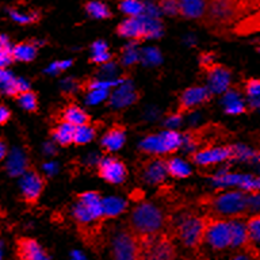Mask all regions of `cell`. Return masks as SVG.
Segmentation results:
<instances>
[{
	"mask_svg": "<svg viewBox=\"0 0 260 260\" xmlns=\"http://www.w3.org/2000/svg\"><path fill=\"white\" fill-rule=\"evenodd\" d=\"M171 226V217L164 213L158 206L152 202H138L130 211L129 217L126 218V228L132 233L137 236L146 248L157 236L164 232H168Z\"/></svg>",
	"mask_w": 260,
	"mask_h": 260,
	"instance_id": "6da1fadb",
	"label": "cell"
},
{
	"mask_svg": "<svg viewBox=\"0 0 260 260\" xmlns=\"http://www.w3.org/2000/svg\"><path fill=\"white\" fill-rule=\"evenodd\" d=\"M198 205L207 215L228 221L248 218L252 211L251 194L248 191L206 194L198 199Z\"/></svg>",
	"mask_w": 260,
	"mask_h": 260,
	"instance_id": "7a4b0ae2",
	"label": "cell"
},
{
	"mask_svg": "<svg viewBox=\"0 0 260 260\" xmlns=\"http://www.w3.org/2000/svg\"><path fill=\"white\" fill-rule=\"evenodd\" d=\"M249 14L243 0H209L206 12L199 23L217 36L232 32V28Z\"/></svg>",
	"mask_w": 260,
	"mask_h": 260,
	"instance_id": "3957f363",
	"label": "cell"
},
{
	"mask_svg": "<svg viewBox=\"0 0 260 260\" xmlns=\"http://www.w3.org/2000/svg\"><path fill=\"white\" fill-rule=\"evenodd\" d=\"M207 225H209V215L207 214H187L176 225L174 236L180 240L183 247L197 253L202 249L203 244H206Z\"/></svg>",
	"mask_w": 260,
	"mask_h": 260,
	"instance_id": "277c9868",
	"label": "cell"
},
{
	"mask_svg": "<svg viewBox=\"0 0 260 260\" xmlns=\"http://www.w3.org/2000/svg\"><path fill=\"white\" fill-rule=\"evenodd\" d=\"M110 256L115 260L145 259V245L127 228H123L111 241Z\"/></svg>",
	"mask_w": 260,
	"mask_h": 260,
	"instance_id": "5b68a950",
	"label": "cell"
},
{
	"mask_svg": "<svg viewBox=\"0 0 260 260\" xmlns=\"http://www.w3.org/2000/svg\"><path fill=\"white\" fill-rule=\"evenodd\" d=\"M232 221L209 215V225L206 231V244H209V247L215 252L226 251L228 248H232Z\"/></svg>",
	"mask_w": 260,
	"mask_h": 260,
	"instance_id": "8992f818",
	"label": "cell"
},
{
	"mask_svg": "<svg viewBox=\"0 0 260 260\" xmlns=\"http://www.w3.org/2000/svg\"><path fill=\"white\" fill-rule=\"evenodd\" d=\"M240 156V146L222 145V146H205L202 149L192 152L188 156L191 161L198 166H214L219 162L229 161Z\"/></svg>",
	"mask_w": 260,
	"mask_h": 260,
	"instance_id": "52a82bcc",
	"label": "cell"
},
{
	"mask_svg": "<svg viewBox=\"0 0 260 260\" xmlns=\"http://www.w3.org/2000/svg\"><path fill=\"white\" fill-rule=\"evenodd\" d=\"M46 187V179L34 168L30 167L20 180V198L26 206H36L40 202L41 195Z\"/></svg>",
	"mask_w": 260,
	"mask_h": 260,
	"instance_id": "ba28073f",
	"label": "cell"
},
{
	"mask_svg": "<svg viewBox=\"0 0 260 260\" xmlns=\"http://www.w3.org/2000/svg\"><path fill=\"white\" fill-rule=\"evenodd\" d=\"M118 37L127 38L132 41H145L150 37H153L156 32L154 26L150 23V20L141 16H129L127 19L122 20L115 28Z\"/></svg>",
	"mask_w": 260,
	"mask_h": 260,
	"instance_id": "9c48e42d",
	"label": "cell"
},
{
	"mask_svg": "<svg viewBox=\"0 0 260 260\" xmlns=\"http://www.w3.org/2000/svg\"><path fill=\"white\" fill-rule=\"evenodd\" d=\"M214 93L211 92L209 87H190V88L184 89L178 101V107H176V115L183 117L186 114L194 111L201 106H205L206 103L213 99Z\"/></svg>",
	"mask_w": 260,
	"mask_h": 260,
	"instance_id": "30bf717a",
	"label": "cell"
},
{
	"mask_svg": "<svg viewBox=\"0 0 260 260\" xmlns=\"http://www.w3.org/2000/svg\"><path fill=\"white\" fill-rule=\"evenodd\" d=\"M96 175L110 184H122L127 179L129 171L121 158L109 156L98 162Z\"/></svg>",
	"mask_w": 260,
	"mask_h": 260,
	"instance_id": "8fae6325",
	"label": "cell"
},
{
	"mask_svg": "<svg viewBox=\"0 0 260 260\" xmlns=\"http://www.w3.org/2000/svg\"><path fill=\"white\" fill-rule=\"evenodd\" d=\"M170 232H164L157 236L146 248L145 259L153 260H172L178 257V249Z\"/></svg>",
	"mask_w": 260,
	"mask_h": 260,
	"instance_id": "7c38bea8",
	"label": "cell"
},
{
	"mask_svg": "<svg viewBox=\"0 0 260 260\" xmlns=\"http://www.w3.org/2000/svg\"><path fill=\"white\" fill-rule=\"evenodd\" d=\"M205 73L207 75V80H209V88L211 89L213 93H222L228 91L229 85H231L232 79V71L228 68L226 65L218 64L214 62L210 67L203 69Z\"/></svg>",
	"mask_w": 260,
	"mask_h": 260,
	"instance_id": "4fadbf2b",
	"label": "cell"
},
{
	"mask_svg": "<svg viewBox=\"0 0 260 260\" xmlns=\"http://www.w3.org/2000/svg\"><path fill=\"white\" fill-rule=\"evenodd\" d=\"M15 256L20 260H44L50 255L31 237H18L15 240Z\"/></svg>",
	"mask_w": 260,
	"mask_h": 260,
	"instance_id": "5bb4252c",
	"label": "cell"
},
{
	"mask_svg": "<svg viewBox=\"0 0 260 260\" xmlns=\"http://www.w3.org/2000/svg\"><path fill=\"white\" fill-rule=\"evenodd\" d=\"M142 179L150 186H157L166 180L168 171H167V160H162L158 156H153L149 160L142 162L141 166Z\"/></svg>",
	"mask_w": 260,
	"mask_h": 260,
	"instance_id": "9a60e30c",
	"label": "cell"
},
{
	"mask_svg": "<svg viewBox=\"0 0 260 260\" xmlns=\"http://www.w3.org/2000/svg\"><path fill=\"white\" fill-rule=\"evenodd\" d=\"M126 126L123 123H113L101 138V146L105 152H117L125 145Z\"/></svg>",
	"mask_w": 260,
	"mask_h": 260,
	"instance_id": "2e32d148",
	"label": "cell"
},
{
	"mask_svg": "<svg viewBox=\"0 0 260 260\" xmlns=\"http://www.w3.org/2000/svg\"><path fill=\"white\" fill-rule=\"evenodd\" d=\"M57 122H68L73 126H84L92 123V117L88 113H85L80 106L69 103L60 111Z\"/></svg>",
	"mask_w": 260,
	"mask_h": 260,
	"instance_id": "e0dca14e",
	"label": "cell"
},
{
	"mask_svg": "<svg viewBox=\"0 0 260 260\" xmlns=\"http://www.w3.org/2000/svg\"><path fill=\"white\" fill-rule=\"evenodd\" d=\"M260 32V8L248 14L237 22L232 28V34L236 37H249Z\"/></svg>",
	"mask_w": 260,
	"mask_h": 260,
	"instance_id": "ac0fdd59",
	"label": "cell"
},
{
	"mask_svg": "<svg viewBox=\"0 0 260 260\" xmlns=\"http://www.w3.org/2000/svg\"><path fill=\"white\" fill-rule=\"evenodd\" d=\"M0 81H2V87H3V93L10 98H16L19 96L20 93H23L24 91L30 89L28 84L22 79L14 77L11 73L8 72L7 68L2 69L0 72Z\"/></svg>",
	"mask_w": 260,
	"mask_h": 260,
	"instance_id": "d6986e66",
	"label": "cell"
},
{
	"mask_svg": "<svg viewBox=\"0 0 260 260\" xmlns=\"http://www.w3.org/2000/svg\"><path fill=\"white\" fill-rule=\"evenodd\" d=\"M209 0H180L179 15L186 19L201 20L206 12Z\"/></svg>",
	"mask_w": 260,
	"mask_h": 260,
	"instance_id": "ffe728a7",
	"label": "cell"
},
{
	"mask_svg": "<svg viewBox=\"0 0 260 260\" xmlns=\"http://www.w3.org/2000/svg\"><path fill=\"white\" fill-rule=\"evenodd\" d=\"M77 126H73L68 122H57L56 126H53L50 129L53 140L58 144V145L68 148L72 144H75V132H76Z\"/></svg>",
	"mask_w": 260,
	"mask_h": 260,
	"instance_id": "44dd1931",
	"label": "cell"
},
{
	"mask_svg": "<svg viewBox=\"0 0 260 260\" xmlns=\"http://www.w3.org/2000/svg\"><path fill=\"white\" fill-rule=\"evenodd\" d=\"M38 45L34 41H22L12 46L14 60L19 62H31L37 58Z\"/></svg>",
	"mask_w": 260,
	"mask_h": 260,
	"instance_id": "7402d4cb",
	"label": "cell"
},
{
	"mask_svg": "<svg viewBox=\"0 0 260 260\" xmlns=\"http://www.w3.org/2000/svg\"><path fill=\"white\" fill-rule=\"evenodd\" d=\"M30 167L31 164L28 161V158L18 149L14 150L6 161V170L11 176H19L24 174Z\"/></svg>",
	"mask_w": 260,
	"mask_h": 260,
	"instance_id": "603a6c76",
	"label": "cell"
},
{
	"mask_svg": "<svg viewBox=\"0 0 260 260\" xmlns=\"http://www.w3.org/2000/svg\"><path fill=\"white\" fill-rule=\"evenodd\" d=\"M83 7H84L85 12L91 18H93V19L105 20L111 19L114 16L111 10L109 8V6L103 3V2H101V0H87Z\"/></svg>",
	"mask_w": 260,
	"mask_h": 260,
	"instance_id": "cb8c5ba5",
	"label": "cell"
},
{
	"mask_svg": "<svg viewBox=\"0 0 260 260\" xmlns=\"http://www.w3.org/2000/svg\"><path fill=\"white\" fill-rule=\"evenodd\" d=\"M140 149L144 153L153 154V156H160V154H166V148H164V142H162L161 133L160 134H152L144 138L140 145Z\"/></svg>",
	"mask_w": 260,
	"mask_h": 260,
	"instance_id": "d4e9b609",
	"label": "cell"
},
{
	"mask_svg": "<svg viewBox=\"0 0 260 260\" xmlns=\"http://www.w3.org/2000/svg\"><path fill=\"white\" fill-rule=\"evenodd\" d=\"M127 209V202L122 201L119 198L111 197V198H103V213H105V219L117 218L118 215L125 213Z\"/></svg>",
	"mask_w": 260,
	"mask_h": 260,
	"instance_id": "484cf974",
	"label": "cell"
},
{
	"mask_svg": "<svg viewBox=\"0 0 260 260\" xmlns=\"http://www.w3.org/2000/svg\"><path fill=\"white\" fill-rule=\"evenodd\" d=\"M167 171L171 178L175 179H186L191 176L192 171L186 161L182 158H170L167 160Z\"/></svg>",
	"mask_w": 260,
	"mask_h": 260,
	"instance_id": "4316f807",
	"label": "cell"
},
{
	"mask_svg": "<svg viewBox=\"0 0 260 260\" xmlns=\"http://www.w3.org/2000/svg\"><path fill=\"white\" fill-rule=\"evenodd\" d=\"M102 123L96 122V123H89V125L77 126L76 132H75V145H85L96 137L98 127Z\"/></svg>",
	"mask_w": 260,
	"mask_h": 260,
	"instance_id": "83f0119b",
	"label": "cell"
},
{
	"mask_svg": "<svg viewBox=\"0 0 260 260\" xmlns=\"http://www.w3.org/2000/svg\"><path fill=\"white\" fill-rule=\"evenodd\" d=\"M140 93L136 92L133 88H130L129 85H123L114 93L111 98V105L113 106H126L130 103L138 101Z\"/></svg>",
	"mask_w": 260,
	"mask_h": 260,
	"instance_id": "f1b7e54d",
	"label": "cell"
},
{
	"mask_svg": "<svg viewBox=\"0 0 260 260\" xmlns=\"http://www.w3.org/2000/svg\"><path fill=\"white\" fill-rule=\"evenodd\" d=\"M161 137L162 142H164V148H166V154L175 153L184 142L182 136L175 130H167V132L161 133Z\"/></svg>",
	"mask_w": 260,
	"mask_h": 260,
	"instance_id": "f546056e",
	"label": "cell"
},
{
	"mask_svg": "<svg viewBox=\"0 0 260 260\" xmlns=\"http://www.w3.org/2000/svg\"><path fill=\"white\" fill-rule=\"evenodd\" d=\"M118 8L127 16H141L145 11V4L141 0H119Z\"/></svg>",
	"mask_w": 260,
	"mask_h": 260,
	"instance_id": "4dcf8cb0",
	"label": "cell"
},
{
	"mask_svg": "<svg viewBox=\"0 0 260 260\" xmlns=\"http://www.w3.org/2000/svg\"><path fill=\"white\" fill-rule=\"evenodd\" d=\"M19 105L28 113H38V95L32 89H27L16 98Z\"/></svg>",
	"mask_w": 260,
	"mask_h": 260,
	"instance_id": "1f68e13d",
	"label": "cell"
},
{
	"mask_svg": "<svg viewBox=\"0 0 260 260\" xmlns=\"http://www.w3.org/2000/svg\"><path fill=\"white\" fill-rule=\"evenodd\" d=\"M0 65L2 69L7 68L8 65H11L12 62H15L14 60V54H12V46L10 45L7 36L0 37Z\"/></svg>",
	"mask_w": 260,
	"mask_h": 260,
	"instance_id": "d6a6232c",
	"label": "cell"
},
{
	"mask_svg": "<svg viewBox=\"0 0 260 260\" xmlns=\"http://www.w3.org/2000/svg\"><path fill=\"white\" fill-rule=\"evenodd\" d=\"M225 111L231 115H239L247 111V107L244 106V103L239 99L237 93H229L225 98Z\"/></svg>",
	"mask_w": 260,
	"mask_h": 260,
	"instance_id": "836d02e7",
	"label": "cell"
},
{
	"mask_svg": "<svg viewBox=\"0 0 260 260\" xmlns=\"http://www.w3.org/2000/svg\"><path fill=\"white\" fill-rule=\"evenodd\" d=\"M8 12H10V16H11L12 19L20 24L38 23V22L42 19V15L37 11H30L28 14H20V12H18L16 10H14V8H10Z\"/></svg>",
	"mask_w": 260,
	"mask_h": 260,
	"instance_id": "e575fe53",
	"label": "cell"
},
{
	"mask_svg": "<svg viewBox=\"0 0 260 260\" xmlns=\"http://www.w3.org/2000/svg\"><path fill=\"white\" fill-rule=\"evenodd\" d=\"M245 225H247L248 233L251 236V239L256 244H260V213L253 215H249L245 219Z\"/></svg>",
	"mask_w": 260,
	"mask_h": 260,
	"instance_id": "d590c367",
	"label": "cell"
},
{
	"mask_svg": "<svg viewBox=\"0 0 260 260\" xmlns=\"http://www.w3.org/2000/svg\"><path fill=\"white\" fill-rule=\"evenodd\" d=\"M179 3L180 0H157L160 10L170 16L179 15Z\"/></svg>",
	"mask_w": 260,
	"mask_h": 260,
	"instance_id": "8d00e7d4",
	"label": "cell"
},
{
	"mask_svg": "<svg viewBox=\"0 0 260 260\" xmlns=\"http://www.w3.org/2000/svg\"><path fill=\"white\" fill-rule=\"evenodd\" d=\"M244 91L251 99L260 96V79H248L244 83Z\"/></svg>",
	"mask_w": 260,
	"mask_h": 260,
	"instance_id": "74e56055",
	"label": "cell"
},
{
	"mask_svg": "<svg viewBox=\"0 0 260 260\" xmlns=\"http://www.w3.org/2000/svg\"><path fill=\"white\" fill-rule=\"evenodd\" d=\"M109 96V89L107 88H96L89 91L87 93V103L89 105H95V103H99V102L105 101L106 98Z\"/></svg>",
	"mask_w": 260,
	"mask_h": 260,
	"instance_id": "f35d334b",
	"label": "cell"
},
{
	"mask_svg": "<svg viewBox=\"0 0 260 260\" xmlns=\"http://www.w3.org/2000/svg\"><path fill=\"white\" fill-rule=\"evenodd\" d=\"M114 58V54L110 52H103V53H93V56L89 58V62L93 64H109L110 61Z\"/></svg>",
	"mask_w": 260,
	"mask_h": 260,
	"instance_id": "ab89813d",
	"label": "cell"
},
{
	"mask_svg": "<svg viewBox=\"0 0 260 260\" xmlns=\"http://www.w3.org/2000/svg\"><path fill=\"white\" fill-rule=\"evenodd\" d=\"M73 60H68V61H57V62H53L50 65V68L46 71L48 73H61L65 69H68L69 67H72Z\"/></svg>",
	"mask_w": 260,
	"mask_h": 260,
	"instance_id": "60d3db41",
	"label": "cell"
},
{
	"mask_svg": "<svg viewBox=\"0 0 260 260\" xmlns=\"http://www.w3.org/2000/svg\"><path fill=\"white\" fill-rule=\"evenodd\" d=\"M11 110L8 109L7 106L6 105H2L0 106V125L4 126L6 123H7L10 119H11Z\"/></svg>",
	"mask_w": 260,
	"mask_h": 260,
	"instance_id": "b9f144b4",
	"label": "cell"
},
{
	"mask_svg": "<svg viewBox=\"0 0 260 260\" xmlns=\"http://www.w3.org/2000/svg\"><path fill=\"white\" fill-rule=\"evenodd\" d=\"M92 52L93 53H103L109 52V46L106 44L105 41H96L92 44Z\"/></svg>",
	"mask_w": 260,
	"mask_h": 260,
	"instance_id": "7bdbcfd3",
	"label": "cell"
},
{
	"mask_svg": "<svg viewBox=\"0 0 260 260\" xmlns=\"http://www.w3.org/2000/svg\"><path fill=\"white\" fill-rule=\"evenodd\" d=\"M243 2H244V4L247 6L249 14L260 8V0H243Z\"/></svg>",
	"mask_w": 260,
	"mask_h": 260,
	"instance_id": "ee69618b",
	"label": "cell"
},
{
	"mask_svg": "<svg viewBox=\"0 0 260 260\" xmlns=\"http://www.w3.org/2000/svg\"><path fill=\"white\" fill-rule=\"evenodd\" d=\"M8 154V149H7V142H6V140H2V145H0V158L2 160H4V158L7 157Z\"/></svg>",
	"mask_w": 260,
	"mask_h": 260,
	"instance_id": "f6af8a7d",
	"label": "cell"
},
{
	"mask_svg": "<svg viewBox=\"0 0 260 260\" xmlns=\"http://www.w3.org/2000/svg\"><path fill=\"white\" fill-rule=\"evenodd\" d=\"M253 101H256V106H260V96L259 98H255Z\"/></svg>",
	"mask_w": 260,
	"mask_h": 260,
	"instance_id": "bcb514c9",
	"label": "cell"
},
{
	"mask_svg": "<svg viewBox=\"0 0 260 260\" xmlns=\"http://www.w3.org/2000/svg\"><path fill=\"white\" fill-rule=\"evenodd\" d=\"M257 52H259V53H260V46H259V48H257Z\"/></svg>",
	"mask_w": 260,
	"mask_h": 260,
	"instance_id": "7dc6e473",
	"label": "cell"
}]
</instances>
